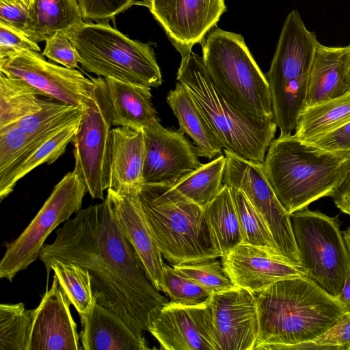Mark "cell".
I'll return each instance as SVG.
<instances>
[{
  "label": "cell",
  "instance_id": "6da1fadb",
  "mask_svg": "<svg viewBox=\"0 0 350 350\" xmlns=\"http://www.w3.org/2000/svg\"><path fill=\"white\" fill-rule=\"evenodd\" d=\"M55 233L39 255L45 269L57 260L87 269L98 303L137 332L149 331L168 301L150 280L108 198L81 208Z\"/></svg>",
  "mask_w": 350,
  "mask_h": 350
},
{
  "label": "cell",
  "instance_id": "7a4b0ae2",
  "mask_svg": "<svg viewBox=\"0 0 350 350\" xmlns=\"http://www.w3.org/2000/svg\"><path fill=\"white\" fill-rule=\"evenodd\" d=\"M254 295L258 317L254 350H289L313 340L346 313L336 297L305 275L277 281Z\"/></svg>",
  "mask_w": 350,
  "mask_h": 350
},
{
  "label": "cell",
  "instance_id": "3957f363",
  "mask_svg": "<svg viewBox=\"0 0 350 350\" xmlns=\"http://www.w3.org/2000/svg\"><path fill=\"white\" fill-rule=\"evenodd\" d=\"M277 198L291 215L332 197L350 170V158L321 149L295 135H280L263 162Z\"/></svg>",
  "mask_w": 350,
  "mask_h": 350
},
{
  "label": "cell",
  "instance_id": "277c9868",
  "mask_svg": "<svg viewBox=\"0 0 350 350\" xmlns=\"http://www.w3.org/2000/svg\"><path fill=\"white\" fill-rule=\"evenodd\" d=\"M176 79L188 90L224 150L264 162L278 127L275 119L256 118L233 107L217 90L202 58L193 51L181 58Z\"/></svg>",
  "mask_w": 350,
  "mask_h": 350
},
{
  "label": "cell",
  "instance_id": "5b68a950",
  "mask_svg": "<svg viewBox=\"0 0 350 350\" xmlns=\"http://www.w3.org/2000/svg\"><path fill=\"white\" fill-rule=\"evenodd\" d=\"M139 196L158 247L169 262L180 265L221 256L204 208L164 184L144 183Z\"/></svg>",
  "mask_w": 350,
  "mask_h": 350
},
{
  "label": "cell",
  "instance_id": "8992f818",
  "mask_svg": "<svg viewBox=\"0 0 350 350\" xmlns=\"http://www.w3.org/2000/svg\"><path fill=\"white\" fill-rule=\"evenodd\" d=\"M204 65L215 86L237 110L260 119H274L266 76L242 35L213 27L200 42Z\"/></svg>",
  "mask_w": 350,
  "mask_h": 350
},
{
  "label": "cell",
  "instance_id": "52a82bcc",
  "mask_svg": "<svg viewBox=\"0 0 350 350\" xmlns=\"http://www.w3.org/2000/svg\"><path fill=\"white\" fill-rule=\"evenodd\" d=\"M67 36L88 72L150 88L161 85V72L149 44L132 40L108 24L90 21H83Z\"/></svg>",
  "mask_w": 350,
  "mask_h": 350
},
{
  "label": "cell",
  "instance_id": "ba28073f",
  "mask_svg": "<svg viewBox=\"0 0 350 350\" xmlns=\"http://www.w3.org/2000/svg\"><path fill=\"white\" fill-rule=\"evenodd\" d=\"M318 42L315 33L307 29L299 12L291 11L266 75L280 135L295 131L298 118L306 107L309 73Z\"/></svg>",
  "mask_w": 350,
  "mask_h": 350
},
{
  "label": "cell",
  "instance_id": "9c48e42d",
  "mask_svg": "<svg viewBox=\"0 0 350 350\" xmlns=\"http://www.w3.org/2000/svg\"><path fill=\"white\" fill-rule=\"evenodd\" d=\"M291 221L306 276L336 297L350 271V254L338 217L305 208L291 213Z\"/></svg>",
  "mask_w": 350,
  "mask_h": 350
},
{
  "label": "cell",
  "instance_id": "30bf717a",
  "mask_svg": "<svg viewBox=\"0 0 350 350\" xmlns=\"http://www.w3.org/2000/svg\"><path fill=\"white\" fill-rule=\"evenodd\" d=\"M90 98L81 106L79 129L72 139L75 171L93 198L104 200L109 185L113 126L105 78L90 77Z\"/></svg>",
  "mask_w": 350,
  "mask_h": 350
},
{
  "label": "cell",
  "instance_id": "8fae6325",
  "mask_svg": "<svg viewBox=\"0 0 350 350\" xmlns=\"http://www.w3.org/2000/svg\"><path fill=\"white\" fill-rule=\"evenodd\" d=\"M88 192L79 176L68 172L55 186L36 217L14 241L6 245L0 262V278L12 282L16 274L39 258L48 236L81 209Z\"/></svg>",
  "mask_w": 350,
  "mask_h": 350
},
{
  "label": "cell",
  "instance_id": "7c38bea8",
  "mask_svg": "<svg viewBox=\"0 0 350 350\" xmlns=\"http://www.w3.org/2000/svg\"><path fill=\"white\" fill-rule=\"evenodd\" d=\"M224 152L226 159L224 183L245 193L269 227L281 254L300 265L291 215L271 186L263 163L243 159L226 150Z\"/></svg>",
  "mask_w": 350,
  "mask_h": 350
},
{
  "label": "cell",
  "instance_id": "4fadbf2b",
  "mask_svg": "<svg viewBox=\"0 0 350 350\" xmlns=\"http://www.w3.org/2000/svg\"><path fill=\"white\" fill-rule=\"evenodd\" d=\"M0 71L22 79L42 96L81 107L90 98L92 79L76 69L47 62L39 52L23 50L0 58Z\"/></svg>",
  "mask_w": 350,
  "mask_h": 350
},
{
  "label": "cell",
  "instance_id": "5bb4252c",
  "mask_svg": "<svg viewBox=\"0 0 350 350\" xmlns=\"http://www.w3.org/2000/svg\"><path fill=\"white\" fill-rule=\"evenodd\" d=\"M181 58L200 43L226 11L225 0H143Z\"/></svg>",
  "mask_w": 350,
  "mask_h": 350
},
{
  "label": "cell",
  "instance_id": "9a60e30c",
  "mask_svg": "<svg viewBox=\"0 0 350 350\" xmlns=\"http://www.w3.org/2000/svg\"><path fill=\"white\" fill-rule=\"evenodd\" d=\"M142 131L145 144L144 183L174 187L201 166L196 148L180 130L165 129L158 122Z\"/></svg>",
  "mask_w": 350,
  "mask_h": 350
},
{
  "label": "cell",
  "instance_id": "2e32d148",
  "mask_svg": "<svg viewBox=\"0 0 350 350\" xmlns=\"http://www.w3.org/2000/svg\"><path fill=\"white\" fill-rule=\"evenodd\" d=\"M148 332L158 341L161 349L217 350L208 301L196 305L168 301Z\"/></svg>",
  "mask_w": 350,
  "mask_h": 350
},
{
  "label": "cell",
  "instance_id": "e0dca14e",
  "mask_svg": "<svg viewBox=\"0 0 350 350\" xmlns=\"http://www.w3.org/2000/svg\"><path fill=\"white\" fill-rule=\"evenodd\" d=\"M208 304L217 350H254L258 317L254 293L235 287L213 293Z\"/></svg>",
  "mask_w": 350,
  "mask_h": 350
},
{
  "label": "cell",
  "instance_id": "ac0fdd59",
  "mask_svg": "<svg viewBox=\"0 0 350 350\" xmlns=\"http://www.w3.org/2000/svg\"><path fill=\"white\" fill-rule=\"evenodd\" d=\"M71 304L53 275L51 286L40 304L30 310L31 323L27 350H79L77 325L70 310Z\"/></svg>",
  "mask_w": 350,
  "mask_h": 350
},
{
  "label": "cell",
  "instance_id": "d6986e66",
  "mask_svg": "<svg viewBox=\"0 0 350 350\" xmlns=\"http://www.w3.org/2000/svg\"><path fill=\"white\" fill-rule=\"evenodd\" d=\"M224 269L237 287L252 293L274 282L305 275L301 266L262 247L241 243L221 257Z\"/></svg>",
  "mask_w": 350,
  "mask_h": 350
},
{
  "label": "cell",
  "instance_id": "ffe728a7",
  "mask_svg": "<svg viewBox=\"0 0 350 350\" xmlns=\"http://www.w3.org/2000/svg\"><path fill=\"white\" fill-rule=\"evenodd\" d=\"M128 239L156 288L161 291L164 262L142 208L139 191L107 189V196Z\"/></svg>",
  "mask_w": 350,
  "mask_h": 350
},
{
  "label": "cell",
  "instance_id": "44dd1931",
  "mask_svg": "<svg viewBox=\"0 0 350 350\" xmlns=\"http://www.w3.org/2000/svg\"><path fill=\"white\" fill-rule=\"evenodd\" d=\"M79 317L81 349H150L142 333L135 331L116 313L98 302L88 313Z\"/></svg>",
  "mask_w": 350,
  "mask_h": 350
},
{
  "label": "cell",
  "instance_id": "7402d4cb",
  "mask_svg": "<svg viewBox=\"0 0 350 350\" xmlns=\"http://www.w3.org/2000/svg\"><path fill=\"white\" fill-rule=\"evenodd\" d=\"M145 144L142 130L117 126L111 131L109 185L115 191L136 189L144 184Z\"/></svg>",
  "mask_w": 350,
  "mask_h": 350
},
{
  "label": "cell",
  "instance_id": "603a6c76",
  "mask_svg": "<svg viewBox=\"0 0 350 350\" xmlns=\"http://www.w3.org/2000/svg\"><path fill=\"white\" fill-rule=\"evenodd\" d=\"M105 79L111 106L113 126L142 130L159 122L152 102V88L113 78Z\"/></svg>",
  "mask_w": 350,
  "mask_h": 350
},
{
  "label": "cell",
  "instance_id": "cb8c5ba5",
  "mask_svg": "<svg viewBox=\"0 0 350 350\" xmlns=\"http://www.w3.org/2000/svg\"><path fill=\"white\" fill-rule=\"evenodd\" d=\"M345 81L343 46L318 42L308 77L306 107L349 92Z\"/></svg>",
  "mask_w": 350,
  "mask_h": 350
},
{
  "label": "cell",
  "instance_id": "d4e9b609",
  "mask_svg": "<svg viewBox=\"0 0 350 350\" xmlns=\"http://www.w3.org/2000/svg\"><path fill=\"white\" fill-rule=\"evenodd\" d=\"M167 102L178 120L179 130L194 142L197 155L213 159L222 153V144L198 105L180 82L167 96Z\"/></svg>",
  "mask_w": 350,
  "mask_h": 350
},
{
  "label": "cell",
  "instance_id": "484cf974",
  "mask_svg": "<svg viewBox=\"0 0 350 350\" xmlns=\"http://www.w3.org/2000/svg\"><path fill=\"white\" fill-rule=\"evenodd\" d=\"M78 0H34L24 33L38 43L68 33L83 22Z\"/></svg>",
  "mask_w": 350,
  "mask_h": 350
},
{
  "label": "cell",
  "instance_id": "4316f807",
  "mask_svg": "<svg viewBox=\"0 0 350 350\" xmlns=\"http://www.w3.org/2000/svg\"><path fill=\"white\" fill-rule=\"evenodd\" d=\"M204 213L214 243L221 256L243 242L240 222L230 187L224 185L220 193L204 208Z\"/></svg>",
  "mask_w": 350,
  "mask_h": 350
},
{
  "label": "cell",
  "instance_id": "83f0119b",
  "mask_svg": "<svg viewBox=\"0 0 350 350\" xmlns=\"http://www.w3.org/2000/svg\"><path fill=\"white\" fill-rule=\"evenodd\" d=\"M350 121V92L306 107L300 113L295 136L308 140L330 132Z\"/></svg>",
  "mask_w": 350,
  "mask_h": 350
},
{
  "label": "cell",
  "instance_id": "f1b7e54d",
  "mask_svg": "<svg viewBox=\"0 0 350 350\" xmlns=\"http://www.w3.org/2000/svg\"><path fill=\"white\" fill-rule=\"evenodd\" d=\"M26 81L0 74V129L39 111L45 100Z\"/></svg>",
  "mask_w": 350,
  "mask_h": 350
},
{
  "label": "cell",
  "instance_id": "f546056e",
  "mask_svg": "<svg viewBox=\"0 0 350 350\" xmlns=\"http://www.w3.org/2000/svg\"><path fill=\"white\" fill-rule=\"evenodd\" d=\"M226 164L224 154L202 164L180 180L174 188L183 196L204 208L221 191Z\"/></svg>",
  "mask_w": 350,
  "mask_h": 350
},
{
  "label": "cell",
  "instance_id": "4dcf8cb0",
  "mask_svg": "<svg viewBox=\"0 0 350 350\" xmlns=\"http://www.w3.org/2000/svg\"><path fill=\"white\" fill-rule=\"evenodd\" d=\"M57 133L31 135L16 124L0 129V183Z\"/></svg>",
  "mask_w": 350,
  "mask_h": 350
},
{
  "label": "cell",
  "instance_id": "1f68e13d",
  "mask_svg": "<svg viewBox=\"0 0 350 350\" xmlns=\"http://www.w3.org/2000/svg\"><path fill=\"white\" fill-rule=\"evenodd\" d=\"M80 120L81 118L51 137L0 183L1 201L12 192L20 179L43 163L50 165L54 163L66 152L68 145L72 142L78 131Z\"/></svg>",
  "mask_w": 350,
  "mask_h": 350
},
{
  "label": "cell",
  "instance_id": "d6a6232c",
  "mask_svg": "<svg viewBox=\"0 0 350 350\" xmlns=\"http://www.w3.org/2000/svg\"><path fill=\"white\" fill-rule=\"evenodd\" d=\"M53 270L59 283L79 315L88 313L97 302L89 271L70 262L53 261L45 269Z\"/></svg>",
  "mask_w": 350,
  "mask_h": 350
},
{
  "label": "cell",
  "instance_id": "836d02e7",
  "mask_svg": "<svg viewBox=\"0 0 350 350\" xmlns=\"http://www.w3.org/2000/svg\"><path fill=\"white\" fill-rule=\"evenodd\" d=\"M81 117V107L45 100L42 109L19 120L16 125L31 135L57 133Z\"/></svg>",
  "mask_w": 350,
  "mask_h": 350
},
{
  "label": "cell",
  "instance_id": "e575fe53",
  "mask_svg": "<svg viewBox=\"0 0 350 350\" xmlns=\"http://www.w3.org/2000/svg\"><path fill=\"white\" fill-rule=\"evenodd\" d=\"M231 189L241 228L242 243L260 247L271 254L283 256L267 224L245 193L239 189Z\"/></svg>",
  "mask_w": 350,
  "mask_h": 350
},
{
  "label": "cell",
  "instance_id": "d590c367",
  "mask_svg": "<svg viewBox=\"0 0 350 350\" xmlns=\"http://www.w3.org/2000/svg\"><path fill=\"white\" fill-rule=\"evenodd\" d=\"M31 316L23 303L0 305V350H27Z\"/></svg>",
  "mask_w": 350,
  "mask_h": 350
},
{
  "label": "cell",
  "instance_id": "8d00e7d4",
  "mask_svg": "<svg viewBox=\"0 0 350 350\" xmlns=\"http://www.w3.org/2000/svg\"><path fill=\"white\" fill-rule=\"evenodd\" d=\"M161 291L171 301L183 305H196L208 302L211 291L183 274L173 266L164 263Z\"/></svg>",
  "mask_w": 350,
  "mask_h": 350
},
{
  "label": "cell",
  "instance_id": "74e56055",
  "mask_svg": "<svg viewBox=\"0 0 350 350\" xmlns=\"http://www.w3.org/2000/svg\"><path fill=\"white\" fill-rule=\"evenodd\" d=\"M217 258H213L172 266L212 293L237 287L226 273L222 261Z\"/></svg>",
  "mask_w": 350,
  "mask_h": 350
},
{
  "label": "cell",
  "instance_id": "f35d334b",
  "mask_svg": "<svg viewBox=\"0 0 350 350\" xmlns=\"http://www.w3.org/2000/svg\"><path fill=\"white\" fill-rule=\"evenodd\" d=\"M350 350V312L344 314L328 330L313 340L294 345L289 350Z\"/></svg>",
  "mask_w": 350,
  "mask_h": 350
},
{
  "label": "cell",
  "instance_id": "ab89813d",
  "mask_svg": "<svg viewBox=\"0 0 350 350\" xmlns=\"http://www.w3.org/2000/svg\"><path fill=\"white\" fill-rule=\"evenodd\" d=\"M84 21H108L129 9L134 0H78Z\"/></svg>",
  "mask_w": 350,
  "mask_h": 350
},
{
  "label": "cell",
  "instance_id": "60d3db41",
  "mask_svg": "<svg viewBox=\"0 0 350 350\" xmlns=\"http://www.w3.org/2000/svg\"><path fill=\"white\" fill-rule=\"evenodd\" d=\"M42 55L63 66L75 69L79 63L75 47L67 35L57 33L45 41Z\"/></svg>",
  "mask_w": 350,
  "mask_h": 350
},
{
  "label": "cell",
  "instance_id": "b9f144b4",
  "mask_svg": "<svg viewBox=\"0 0 350 350\" xmlns=\"http://www.w3.org/2000/svg\"><path fill=\"white\" fill-rule=\"evenodd\" d=\"M305 141L321 149L350 158V121L330 132Z\"/></svg>",
  "mask_w": 350,
  "mask_h": 350
},
{
  "label": "cell",
  "instance_id": "7bdbcfd3",
  "mask_svg": "<svg viewBox=\"0 0 350 350\" xmlns=\"http://www.w3.org/2000/svg\"><path fill=\"white\" fill-rule=\"evenodd\" d=\"M23 50L40 52V49L23 31L0 22V58Z\"/></svg>",
  "mask_w": 350,
  "mask_h": 350
},
{
  "label": "cell",
  "instance_id": "ee69618b",
  "mask_svg": "<svg viewBox=\"0 0 350 350\" xmlns=\"http://www.w3.org/2000/svg\"><path fill=\"white\" fill-rule=\"evenodd\" d=\"M29 10L21 4L0 1V22L8 24L24 33Z\"/></svg>",
  "mask_w": 350,
  "mask_h": 350
},
{
  "label": "cell",
  "instance_id": "f6af8a7d",
  "mask_svg": "<svg viewBox=\"0 0 350 350\" xmlns=\"http://www.w3.org/2000/svg\"><path fill=\"white\" fill-rule=\"evenodd\" d=\"M331 198L338 208L350 215V170Z\"/></svg>",
  "mask_w": 350,
  "mask_h": 350
},
{
  "label": "cell",
  "instance_id": "bcb514c9",
  "mask_svg": "<svg viewBox=\"0 0 350 350\" xmlns=\"http://www.w3.org/2000/svg\"><path fill=\"white\" fill-rule=\"evenodd\" d=\"M336 297L345 312H350V271L340 292Z\"/></svg>",
  "mask_w": 350,
  "mask_h": 350
},
{
  "label": "cell",
  "instance_id": "7dc6e473",
  "mask_svg": "<svg viewBox=\"0 0 350 350\" xmlns=\"http://www.w3.org/2000/svg\"><path fill=\"white\" fill-rule=\"evenodd\" d=\"M345 81L350 92V44L343 46Z\"/></svg>",
  "mask_w": 350,
  "mask_h": 350
},
{
  "label": "cell",
  "instance_id": "c3c4849f",
  "mask_svg": "<svg viewBox=\"0 0 350 350\" xmlns=\"http://www.w3.org/2000/svg\"><path fill=\"white\" fill-rule=\"evenodd\" d=\"M342 234L350 254V234L346 230L343 231Z\"/></svg>",
  "mask_w": 350,
  "mask_h": 350
},
{
  "label": "cell",
  "instance_id": "681fc988",
  "mask_svg": "<svg viewBox=\"0 0 350 350\" xmlns=\"http://www.w3.org/2000/svg\"><path fill=\"white\" fill-rule=\"evenodd\" d=\"M23 6L30 9L34 0H18Z\"/></svg>",
  "mask_w": 350,
  "mask_h": 350
},
{
  "label": "cell",
  "instance_id": "f907efd6",
  "mask_svg": "<svg viewBox=\"0 0 350 350\" xmlns=\"http://www.w3.org/2000/svg\"><path fill=\"white\" fill-rule=\"evenodd\" d=\"M346 231L350 234V227H349Z\"/></svg>",
  "mask_w": 350,
  "mask_h": 350
}]
</instances>
